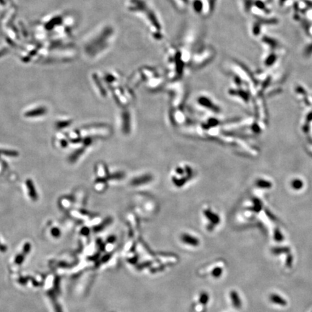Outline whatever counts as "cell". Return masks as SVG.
<instances>
[{"mask_svg":"<svg viewBox=\"0 0 312 312\" xmlns=\"http://www.w3.org/2000/svg\"><path fill=\"white\" fill-rule=\"evenodd\" d=\"M192 169L187 165L176 167L172 174L173 183L178 187L184 186L183 184H186V181L190 177L192 178Z\"/></svg>","mask_w":312,"mask_h":312,"instance_id":"cell-1","label":"cell"},{"mask_svg":"<svg viewBox=\"0 0 312 312\" xmlns=\"http://www.w3.org/2000/svg\"><path fill=\"white\" fill-rule=\"evenodd\" d=\"M153 179V177H152L151 175L150 174H145L142 175V176H140L136 177L134 179L132 180L131 181V184L132 186H142V184H145L150 182Z\"/></svg>","mask_w":312,"mask_h":312,"instance_id":"cell-2","label":"cell"},{"mask_svg":"<svg viewBox=\"0 0 312 312\" xmlns=\"http://www.w3.org/2000/svg\"><path fill=\"white\" fill-rule=\"evenodd\" d=\"M96 171L98 178H106L108 176V168L104 163H98L96 168Z\"/></svg>","mask_w":312,"mask_h":312,"instance_id":"cell-3","label":"cell"},{"mask_svg":"<svg viewBox=\"0 0 312 312\" xmlns=\"http://www.w3.org/2000/svg\"><path fill=\"white\" fill-rule=\"evenodd\" d=\"M181 240L184 243H185L188 245H190V246H197L199 244V239L192 236L189 235V234H183V235L181 236Z\"/></svg>","mask_w":312,"mask_h":312,"instance_id":"cell-4","label":"cell"},{"mask_svg":"<svg viewBox=\"0 0 312 312\" xmlns=\"http://www.w3.org/2000/svg\"><path fill=\"white\" fill-rule=\"evenodd\" d=\"M47 111L45 108L43 107H40L38 108H36V109L32 110V111H28L25 114V116L26 117H39V116H42L43 114L46 113Z\"/></svg>","mask_w":312,"mask_h":312,"instance_id":"cell-5","label":"cell"},{"mask_svg":"<svg viewBox=\"0 0 312 312\" xmlns=\"http://www.w3.org/2000/svg\"><path fill=\"white\" fill-rule=\"evenodd\" d=\"M26 185H27V188L28 189V193H29L30 198L33 199V200H37L38 195H37V193H36V188L33 185V181L28 178V179L27 180V181H26Z\"/></svg>","mask_w":312,"mask_h":312,"instance_id":"cell-6","label":"cell"},{"mask_svg":"<svg viewBox=\"0 0 312 312\" xmlns=\"http://www.w3.org/2000/svg\"><path fill=\"white\" fill-rule=\"evenodd\" d=\"M107 187V183H106V178H97L96 183H95V189L98 192H102L106 189Z\"/></svg>","mask_w":312,"mask_h":312,"instance_id":"cell-7","label":"cell"},{"mask_svg":"<svg viewBox=\"0 0 312 312\" xmlns=\"http://www.w3.org/2000/svg\"><path fill=\"white\" fill-rule=\"evenodd\" d=\"M209 300L208 295L205 293H202L200 296H199V302L202 304H206Z\"/></svg>","mask_w":312,"mask_h":312,"instance_id":"cell-8","label":"cell"},{"mask_svg":"<svg viewBox=\"0 0 312 312\" xmlns=\"http://www.w3.org/2000/svg\"><path fill=\"white\" fill-rule=\"evenodd\" d=\"M70 124V121H64V122H59L57 123V127L59 128H64V127L68 126V125Z\"/></svg>","mask_w":312,"mask_h":312,"instance_id":"cell-9","label":"cell"},{"mask_svg":"<svg viewBox=\"0 0 312 312\" xmlns=\"http://www.w3.org/2000/svg\"><path fill=\"white\" fill-rule=\"evenodd\" d=\"M220 273H221V270L219 269V268H216L215 270H213L212 275L215 277H218L220 275Z\"/></svg>","mask_w":312,"mask_h":312,"instance_id":"cell-10","label":"cell"},{"mask_svg":"<svg viewBox=\"0 0 312 312\" xmlns=\"http://www.w3.org/2000/svg\"><path fill=\"white\" fill-rule=\"evenodd\" d=\"M123 175H124L123 173H119V174H117L118 177L117 178V180H119V178H122V177H123ZM111 178H112V180H115V178H116V175H115V176H111Z\"/></svg>","mask_w":312,"mask_h":312,"instance_id":"cell-11","label":"cell"},{"mask_svg":"<svg viewBox=\"0 0 312 312\" xmlns=\"http://www.w3.org/2000/svg\"><path fill=\"white\" fill-rule=\"evenodd\" d=\"M115 241H116V237L115 236H111V237L108 238V243H113Z\"/></svg>","mask_w":312,"mask_h":312,"instance_id":"cell-12","label":"cell"}]
</instances>
